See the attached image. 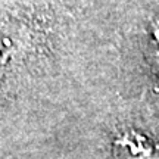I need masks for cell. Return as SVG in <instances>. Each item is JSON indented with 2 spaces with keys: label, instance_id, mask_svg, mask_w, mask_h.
Segmentation results:
<instances>
[{
  "label": "cell",
  "instance_id": "obj_1",
  "mask_svg": "<svg viewBox=\"0 0 159 159\" xmlns=\"http://www.w3.org/2000/svg\"><path fill=\"white\" fill-rule=\"evenodd\" d=\"M114 159H159V146L136 130L119 133L112 146Z\"/></svg>",
  "mask_w": 159,
  "mask_h": 159
},
{
  "label": "cell",
  "instance_id": "obj_2",
  "mask_svg": "<svg viewBox=\"0 0 159 159\" xmlns=\"http://www.w3.org/2000/svg\"><path fill=\"white\" fill-rule=\"evenodd\" d=\"M155 37H156L159 41V24H158V27H156V30H155Z\"/></svg>",
  "mask_w": 159,
  "mask_h": 159
}]
</instances>
